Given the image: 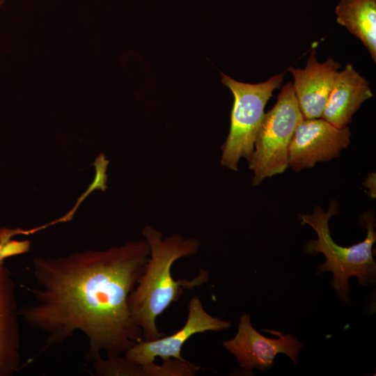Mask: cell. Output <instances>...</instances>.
<instances>
[{"label":"cell","instance_id":"2e32d148","mask_svg":"<svg viewBox=\"0 0 376 376\" xmlns=\"http://www.w3.org/2000/svg\"><path fill=\"white\" fill-rule=\"evenodd\" d=\"M13 284L4 263L0 264V318L16 316Z\"/></svg>","mask_w":376,"mask_h":376},{"label":"cell","instance_id":"e0dca14e","mask_svg":"<svg viewBox=\"0 0 376 376\" xmlns=\"http://www.w3.org/2000/svg\"><path fill=\"white\" fill-rule=\"evenodd\" d=\"M7 0H0V10L2 8V6L4 5Z\"/></svg>","mask_w":376,"mask_h":376},{"label":"cell","instance_id":"5bb4252c","mask_svg":"<svg viewBox=\"0 0 376 376\" xmlns=\"http://www.w3.org/2000/svg\"><path fill=\"white\" fill-rule=\"evenodd\" d=\"M201 368L185 359H170L161 366L154 362L143 365V376H193Z\"/></svg>","mask_w":376,"mask_h":376},{"label":"cell","instance_id":"9c48e42d","mask_svg":"<svg viewBox=\"0 0 376 376\" xmlns=\"http://www.w3.org/2000/svg\"><path fill=\"white\" fill-rule=\"evenodd\" d=\"M341 65L329 57L324 63L317 60L312 50L304 68L290 67L292 87L305 119L321 118Z\"/></svg>","mask_w":376,"mask_h":376},{"label":"cell","instance_id":"7a4b0ae2","mask_svg":"<svg viewBox=\"0 0 376 376\" xmlns=\"http://www.w3.org/2000/svg\"><path fill=\"white\" fill-rule=\"evenodd\" d=\"M142 233L149 244L150 256L130 294L128 305L133 321L141 329L143 340H152L163 336L157 327V318L178 301L184 290L207 283L209 275L207 271L201 269L191 280H175L171 274V267L176 260L198 251L199 240L184 238L179 234L164 238L162 233L150 226H146Z\"/></svg>","mask_w":376,"mask_h":376},{"label":"cell","instance_id":"4fadbf2b","mask_svg":"<svg viewBox=\"0 0 376 376\" xmlns=\"http://www.w3.org/2000/svg\"><path fill=\"white\" fill-rule=\"evenodd\" d=\"M106 359L102 357L94 361L95 372L98 375L143 376L142 365L128 359L124 354H107Z\"/></svg>","mask_w":376,"mask_h":376},{"label":"cell","instance_id":"7c38bea8","mask_svg":"<svg viewBox=\"0 0 376 376\" xmlns=\"http://www.w3.org/2000/svg\"><path fill=\"white\" fill-rule=\"evenodd\" d=\"M19 333L16 316L0 318V376L13 373L19 364Z\"/></svg>","mask_w":376,"mask_h":376},{"label":"cell","instance_id":"5b68a950","mask_svg":"<svg viewBox=\"0 0 376 376\" xmlns=\"http://www.w3.org/2000/svg\"><path fill=\"white\" fill-rule=\"evenodd\" d=\"M304 119L292 83L288 82L282 87L275 105L265 114L248 159L249 169L254 173L253 185L285 171L290 143Z\"/></svg>","mask_w":376,"mask_h":376},{"label":"cell","instance_id":"277c9868","mask_svg":"<svg viewBox=\"0 0 376 376\" xmlns=\"http://www.w3.org/2000/svg\"><path fill=\"white\" fill-rule=\"evenodd\" d=\"M285 72L260 84L237 81L222 74V82L231 91L234 102L230 127L222 146L221 164L237 171L240 159H249L265 116V107L283 81Z\"/></svg>","mask_w":376,"mask_h":376},{"label":"cell","instance_id":"30bf717a","mask_svg":"<svg viewBox=\"0 0 376 376\" xmlns=\"http://www.w3.org/2000/svg\"><path fill=\"white\" fill-rule=\"evenodd\" d=\"M373 96L366 79L347 64L337 75L321 118L338 127L347 126L362 103Z\"/></svg>","mask_w":376,"mask_h":376},{"label":"cell","instance_id":"9a60e30c","mask_svg":"<svg viewBox=\"0 0 376 376\" xmlns=\"http://www.w3.org/2000/svg\"><path fill=\"white\" fill-rule=\"evenodd\" d=\"M29 233L30 231H25L20 228H3L0 229V264L3 263L4 260L7 258L26 253L29 250V241L11 239L16 235Z\"/></svg>","mask_w":376,"mask_h":376},{"label":"cell","instance_id":"6da1fadb","mask_svg":"<svg viewBox=\"0 0 376 376\" xmlns=\"http://www.w3.org/2000/svg\"><path fill=\"white\" fill-rule=\"evenodd\" d=\"M150 256L147 240L130 241L106 250H87L58 258L33 261L36 303L22 314L58 345L79 331L88 341V358L101 352L124 354L143 340L128 305Z\"/></svg>","mask_w":376,"mask_h":376},{"label":"cell","instance_id":"8fae6325","mask_svg":"<svg viewBox=\"0 0 376 376\" xmlns=\"http://www.w3.org/2000/svg\"><path fill=\"white\" fill-rule=\"evenodd\" d=\"M337 22L358 38L376 61V0H340Z\"/></svg>","mask_w":376,"mask_h":376},{"label":"cell","instance_id":"ba28073f","mask_svg":"<svg viewBox=\"0 0 376 376\" xmlns=\"http://www.w3.org/2000/svg\"><path fill=\"white\" fill-rule=\"evenodd\" d=\"M187 318L184 326L170 336L152 340H141L130 347L124 355L130 361L146 365L156 357L163 361L170 359H184L182 347L191 336L205 331H221L230 329V321L214 317L203 308L201 299L195 296L187 306Z\"/></svg>","mask_w":376,"mask_h":376},{"label":"cell","instance_id":"3957f363","mask_svg":"<svg viewBox=\"0 0 376 376\" xmlns=\"http://www.w3.org/2000/svg\"><path fill=\"white\" fill-rule=\"evenodd\" d=\"M335 204H331L327 212L315 206L312 214H300L301 224H308L315 231L317 239L308 241L304 251L311 254L323 253L325 263L317 267L316 274L325 272L333 274L331 286L339 301L350 302L352 287L348 279H357L358 284L370 286L376 282V263L373 258V246L376 242L375 222L373 215H366L361 223L367 230L365 240L352 246L338 245L332 239L329 220L337 214Z\"/></svg>","mask_w":376,"mask_h":376},{"label":"cell","instance_id":"8992f818","mask_svg":"<svg viewBox=\"0 0 376 376\" xmlns=\"http://www.w3.org/2000/svg\"><path fill=\"white\" fill-rule=\"evenodd\" d=\"M276 334L278 338L263 336L252 326L251 315L243 313L235 337L224 341L222 345L234 355L240 367L248 373L253 369H269L279 353L287 355L297 366L302 343L292 334Z\"/></svg>","mask_w":376,"mask_h":376},{"label":"cell","instance_id":"52a82bcc","mask_svg":"<svg viewBox=\"0 0 376 376\" xmlns=\"http://www.w3.org/2000/svg\"><path fill=\"white\" fill-rule=\"evenodd\" d=\"M350 136L347 126L338 127L322 118H304L290 143L288 166L299 171L330 160L348 146Z\"/></svg>","mask_w":376,"mask_h":376}]
</instances>
